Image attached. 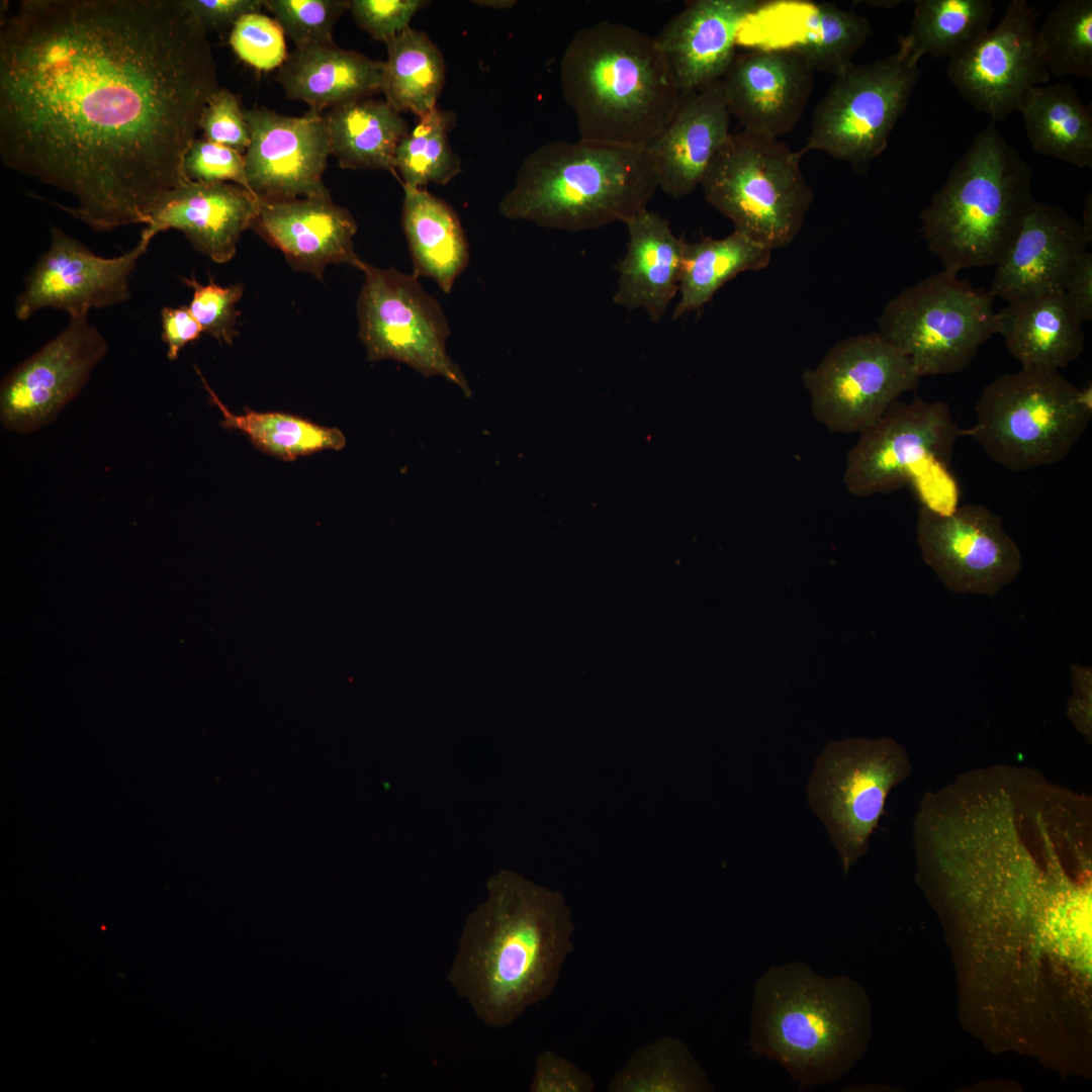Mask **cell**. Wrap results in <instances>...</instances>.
<instances>
[{"mask_svg":"<svg viewBox=\"0 0 1092 1092\" xmlns=\"http://www.w3.org/2000/svg\"><path fill=\"white\" fill-rule=\"evenodd\" d=\"M181 0H22L1 13L3 164L73 199L95 232L144 223L186 180L219 88Z\"/></svg>","mask_w":1092,"mask_h":1092,"instance_id":"1","label":"cell"},{"mask_svg":"<svg viewBox=\"0 0 1092 1092\" xmlns=\"http://www.w3.org/2000/svg\"><path fill=\"white\" fill-rule=\"evenodd\" d=\"M467 916L447 981L485 1025L504 1028L555 989L573 951L574 925L561 893L499 870Z\"/></svg>","mask_w":1092,"mask_h":1092,"instance_id":"2","label":"cell"},{"mask_svg":"<svg viewBox=\"0 0 1092 1092\" xmlns=\"http://www.w3.org/2000/svg\"><path fill=\"white\" fill-rule=\"evenodd\" d=\"M559 73L579 139L595 143L647 150L685 96L654 36L608 20L574 33Z\"/></svg>","mask_w":1092,"mask_h":1092,"instance_id":"3","label":"cell"},{"mask_svg":"<svg viewBox=\"0 0 1092 1092\" xmlns=\"http://www.w3.org/2000/svg\"><path fill=\"white\" fill-rule=\"evenodd\" d=\"M864 992L801 962L768 968L755 982L749 1046L781 1064L803 1091L831 1083L859 1059L869 1032Z\"/></svg>","mask_w":1092,"mask_h":1092,"instance_id":"4","label":"cell"},{"mask_svg":"<svg viewBox=\"0 0 1092 1092\" xmlns=\"http://www.w3.org/2000/svg\"><path fill=\"white\" fill-rule=\"evenodd\" d=\"M658 190L647 150L578 139L552 141L521 163L498 204L513 220L566 232L626 223Z\"/></svg>","mask_w":1092,"mask_h":1092,"instance_id":"5","label":"cell"},{"mask_svg":"<svg viewBox=\"0 0 1092 1092\" xmlns=\"http://www.w3.org/2000/svg\"><path fill=\"white\" fill-rule=\"evenodd\" d=\"M1034 202L1031 167L992 121L920 212L922 235L944 270L996 265Z\"/></svg>","mask_w":1092,"mask_h":1092,"instance_id":"6","label":"cell"},{"mask_svg":"<svg viewBox=\"0 0 1092 1092\" xmlns=\"http://www.w3.org/2000/svg\"><path fill=\"white\" fill-rule=\"evenodd\" d=\"M967 429L988 456L1013 472L1064 460L1088 428L1091 384L1077 387L1059 371L1021 368L989 382Z\"/></svg>","mask_w":1092,"mask_h":1092,"instance_id":"7","label":"cell"},{"mask_svg":"<svg viewBox=\"0 0 1092 1092\" xmlns=\"http://www.w3.org/2000/svg\"><path fill=\"white\" fill-rule=\"evenodd\" d=\"M801 156L779 139L743 128L731 132L703 178L704 197L734 232L771 251L787 247L813 201Z\"/></svg>","mask_w":1092,"mask_h":1092,"instance_id":"8","label":"cell"},{"mask_svg":"<svg viewBox=\"0 0 1092 1092\" xmlns=\"http://www.w3.org/2000/svg\"><path fill=\"white\" fill-rule=\"evenodd\" d=\"M878 325L920 378L959 373L996 334L994 298L942 269L893 297Z\"/></svg>","mask_w":1092,"mask_h":1092,"instance_id":"9","label":"cell"},{"mask_svg":"<svg viewBox=\"0 0 1092 1092\" xmlns=\"http://www.w3.org/2000/svg\"><path fill=\"white\" fill-rule=\"evenodd\" d=\"M911 771L904 747L887 737L834 741L817 757L807 797L838 852L844 876L868 851L890 792Z\"/></svg>","mask_w":1092,"mask_h":1092,"instance_id":"10","label":"cell"},{"mask_svg":"<svg viewBox=\"0 0 1092 1092\" xmlns=\"http://www.w3.org/2000/svg\"><path fill=\"white\" fill-rule=\"evenodd\" d=\"M917 63L898 52L835 76L817 103L799 153L823 152L864 173L887 148L920 77Z\"/></svg>","mask_w":1092,"mask_h":1092,"instance_id":"11","label":"cell"},{"mask_svg":"<svg viewBox=\"0 0 1092 1092\" xmlns=\"http://www.w3.org/2000/svg\"><path fill=\"white\" fill-rule=\"evenodd\" d=\"M357 301L359 337L371 362L392 359L425 376H441L471 395L459 366L449 356L448 320L417 275L365 263Z\"/></svg>","mask_w":1092,"mask_h":1092,"instance_id":"12","label":"cell"},{"mask_svg":"<svg viewBox=\"0 0 1092 1092\" xmlns=\"http://www.w3.org/2000/svg\"><path fill=\"white\" fill-rule=\"evenodd\" d=\"M813 417L833 433H860L918 387L908 358L879 332L845 338L802 375Z\"/></svg>","mask_w":1092,"mask_h":1092,"instance_id":"13","label":"cell"},{"mask_svg":"<svg viewBox=\"0 0 1092 1092\" xmlns=\"http://www.w3.org/2000/svg\"><path fill=\"white\" fill-rule=\"evenodd\" d=\"M966 435L944 401L898 399L859 433L846 457L845 487L860 497L897 490L927 468H945Z\"/></svg>","mask_w":1092,"mask_h":1092,"instance_id":"14","label":"cell"},{"mask_svg":"<svg viewBox=\"0 0 1092 1092\" xmlns=\"http://www.w3.org/2000/svg\"><path fill=\"white\" fill-rule=\"evenodd\" d=\"M917 543L925 563L959 594L996 596L1022 568V555L1001 518L983 505L941 513L922 506Z\"/></svg>","mask_w":1092,"mask_h":1092,"instance_id":"15","label":"cell"},{"mask_svg":"<svg viewBox=\"0 0 1092 1092\" xmlns=\"http://www.w3.org/2000/svg\"><path fill=\"white\" fill-rule=\"evenodd\" d=\"M946 73L965 100L994 122L1018 112L1027 94L1050 80L1031 4L1010 1L1000 22L950 59Z\"/></svg>","mask_w":1092,"mask_h":1092,"instance_id":"16","label":"cell"},{"mask_svg":"<svg viewBox=\"0 0 1092 1092\" xmlns=\"http://www.w3.org/2000/svg\"><path fill=\"white\" fill-rule=\"evenodd\" d=\"M108 345L87 315L70 316L66 327L2 380L3 427L26 434L52 423L83 389Z\"/></svg>","mask_w":1092,"mask_h":1092,"instance_id":"17","label":"cell"},{"mask_svg":"<svg viewBox=\"0 0 1092 1092\" xmlns=\"http://www.w3.org/2000/svg\"><path fill=\"white\" fill-rule=\"evenodd\" d=\"M149 245L140 239L129 251L106 258L52 226L50 247L26 274L24 288L15 299L16 318L26 321L48 307L82 316L91 309L126 301L129 278Z\"/></svg>","mask_w":1092,"mask_h":1092,"instance_id":"18","label":"cell"},{"mask_svg":"<svg viewBox=\"0 0 1092 1092\" xmlns=\"http://www.w3.org/2000/svg\"><path fill=\"white\" fill-rule=\"evenodd\" d=\"M251 132L244 154L250 191L262 201L329 197L323 181L331 143L322 113L288 116L266 107L245 110Z\"/></svg>","mask_w":1092,"mask_h":1092,"instance_id":"19","label":"cell"},{"mask_svg":"<svg viewBox=\"0 0 1092 1092\" xmlns=\"http://www.w3.org/2000/svg\"><path fill=\"white\" fill-rule=\"evenodd\" d=\"M872 33L869 19L831 3L762 1L744 22L738 44L791 52L814 71L836 76L853 64Z\"/></svg>","mask_w":1092,"mask_h":1092,"instance_id":"20","label":"cell"},{"mask_svg":"<svg viewBox=\"0 0 1092 1092\" xmlns=\"http://www.w3.org/2000/svg\"><path fill=\"white\" fill-rule=\"evenodd\" d=\"M814 72L787 51L737 53L721 79L731 117L743 129L768 138L790 133L812 94Z\"/></svg>","mask_w":1092,"mask_h":1092,"instance_id":"21","label":"cell"},{"mask_svg":"<svg viewBox=\"0 0 1092 1092\" xmlns=\"http://www.w3.org/2000/svg\"><path fill=\"white\" fill-rule=\"evenodd\" d=\"M1087 245L1080 221L1059 206L1035 201L996 264L989 293L1010 303L1064 290Z\"/></svg>","mask_w":1092,"mask_h":1092,"instance_id":"22","label":"cell"},{"mask_svg":"<svg viewBox=\"0 0 1092 1092\" xmlns=\"http://www.w3.org/2000/svg\"><path fill=\"white\" fill-rule=\"evenodd\" d=\"M759 0H694L654 36L682 95L721 80L736 56L740 30Z\"/></svg>","mask_w":1092,"mask_h":1092,"instance_id":"23","label":"cell"},{"mask_svg":"<svg viewBox=\"0 0 1092 1092\" xmlns=\"http://www.w3.org/2000/svg\"><path fill=\"white\" fill-rule=\"evenodd\" d=\"M259 200L233 183L184 180L155 207L141 238L151 243L162 232H182L191 245L222 264L236 254L243 233L253 226Z\"/></svg>","mask_w":1092,"mask_h":1092,"instance_id":"24","label":"cell"},{"mask_svg":"<svg viewBox=\"0 0 1092 1092\" xmlns=\"http://www.w3.org/2000/svg\"><path fill=\"white\" fill-rule=\"evenodd\" d=\"M252 228L294 269L320 280L328 264L346 263L362 271L366 263L354 251L355 219L331 196L259 200Z\"/></svg>","mask_w":1092,"mask_h":1092,"instance_id":"25","label":"cell"},{"mask_svg":"<svg viewBox=\"0 0 1092 1092\" xmlns=\"http://www.w3.org/2000/svg\"><path fill=\"white\" fill-rule=\"evenodd\" d=\"M721 80L684 96L676 112L647 149L658 189L674 199L692 194L730 131Z\"/></svg>","mask_w":1092,"mask_h":1092,"instance_id":"26","label":"cell"},{"mask_svg":"<svg viewBox=\"0 0 1092 1092\" xmlns=\"http://www.w3.org/2000/svg\"><path fill=\"white\" fill-rule=\"evenodd\" d=\"M627 252L616 265L615 304L642 309L657 324L678 292L685 241L666 218L648 208L626 223Z\"/></svg>","mask_w":1092,"mask_h":1092,"instance_id":"27","label":"cell"},{"mask_svg":"<svg viewBox=\"0 0 1092 1092\" xmlns=\"http://www.w3.org/2000/svg\"><path fill=\"white\" fill-rule=\"evenodd\" d=\"M383 61L338 47L335 41L295 48L277 74L289 99L322 113L381 93Z\"/></svg>","mask_w":1092,"mask_h":1092,"instance_id":"28","label":"cell"},{"mask_svg":"<svg viewBox=\"0 0 1092 1092\" xmlns=\"http://www.w3.org/2000/svg\"><path fill=\"white\" fill-rule=\"evenodd\" d=\"M996 334L1022 368L1059 371L1084 350L1082 323L1063 290L1008 303L996 311Z\"/></svg>","mask_w":1092,"mask_h":1092,"instance_id":"29","label":"cell"},{"mask_svg":"<svg viewBox=\"0 0 1092 1092\" xmlns=\"http://www.w3.org/2000/svg\"><path fill=\"white\" fill-rule=\"evenodd\" d=\"M401 225L414 274L449 293L469 263V245L455 209L424 188L402 184Z\"/></svg>","mask_w":1092,"mask_h":1092,"instance_id":"30","label":"cell"},{"mask_svg":"<svg viewBox=\"0 0 1092 1092\" xmlns=\"http://www.w3.org/2000/svg\"><path fill=\"white\" fill-rule=\"evenodd\" d=\"M1032 149L1077 168H1092V109L1071 83L1043 84L1019 111Z\"/></svg>","mask_w":1092,"mask_h":1092,"instance_id":"31","label":"cell"},{"mask_svg":"<svg viewBox=\"0 0 1092 1092\" xmlns=\"http://www.w3.org/2000/svg\"><path fill=\"white\" fill-rule=\"evenodd\" d=\"M331 154L341 168L394 172V157L408 123L385 100L362 99L324 115Z\"/></svg>","mask_w":1092,"mask_h":1092,"instance_id":"32","label":"cell"},{"mask_svg":"<svg viewBox=\"0 0 1092 1092\" xmlns=\"http://www.w3.org/2000/svg\"><path fill=\"white\" fill-rule=\"evenodd\" d=\"M770 259L771 250L734 231L721 239L685 241L672 320L700 310L725 283L742 272L765 268Z\"/></svg>","mask_w":1092,"mask_h":1092,"instance_id":"33","label":"cell"},{"mask_svg":"<svg viewBox=\"0 0 1092 1092\" xmlns=\"http://www.w3.org/2000/svg\"><path fill=\"white\" fill-rule=\"evenodd\" d=\"M385 44L384 100L398 112L411 111L419 117L437 107L446 78L444 57L437 44L426 32L412 27Z\"/></svg>","mask_w":1092,"mask_h":1092,"instance_id":"34","label":"cell"},{"mask_svg":"<svg viewBox=\"0 0 1092 1092\" xmlns=\"http://www.w3.org/2000/svg\"><path fill=\"white\" fill-rule=\"evenodd\" d=\"M994 13L991 0H917L898 53L917 64L926 55L953 59L989 29Z\"/></svg>","mask_w":1092,"mask_h":1092,"instance_id":"35","label":"cell"},{"mask_svg":"<svg viewBox=\"0 0 1092 1092\" xmlns=\"http://www.w3.org/2000/svg\"><path fill=\"white\" fill-rule=\"evenodd\" d=\"M195 369L210 401L222 416L221 427L243 433L258 450L284 461H293L325 450H340L345 446V436L339 429L317 425L295 415L250 408H245L240 415L232 413L211 389L200 370L196 366Z\"/></svg>","mask_w":1092,"mask_h":1092,"instance_id":"36","label":"cell"},{"mask_svg":"<svg viewBox=\"0 0 1092 1092\" xmlns=\"http://www.w3.org/2000/svg\"><path fill=\"white\" fill-rule=\"evenodd\" d=\"M608 1091L711 1092L714 1086L682 1040L663 1036L635 1050Z\"/></svg>","mask_w":1092,"mask_h":1092,"instance_id":"37","label":"cell"},{"mask_svg":"<svg viewBox=\"0 0 1092 1092\" xmlns=\"http://www.w3.org/2000/svg\"><path fill=\"white\" fill-rule=\"evenodd\" d=\"M454 119L452 112L438 106L419 117L396 149L393 167L401 184L417 188L446 185L461 172V160L448 138Z\"/></svg>","mask_w":1092,"mask_h":1092,"instance_id":"38","label":"cell"},{"mask_svg":"<svg viewBox=\"0 0 1092 1092\" xmlns=\"http://www.w3.org/2000/svg\"><path fill=\"white\" fill-rule=\"evenodd\" d=\"M1037 39L1050 75L1092 79V0L1059 1Z\"/></svg>","mask_w":1092,"mask_h":1092,"instance_id":"39","label":"cell"},{"mask_svg":"<svg viewBox=\"0 0 1092 1092\" xmlns=\"http://www.w3.org/2000/svg\"><path fill=\"white\" fill-rule=\"evenodd\" d=\"M262 1L296 48L334 41V27L349 10L347 0Z\"/></svg>","mask_w":1092,"mask_h":1092,"instance_id":"40","label":"cell"},{"mask_svg":"<svg viewBox=\"0 0 1092 1092\" xmlns=\"http://www.w3.org/2000/svg\"><path fill=\"white\" fill-rule=\"evenodd\" d=\"M285 33L279 23L261 12L242 16L232 27L230 44L237 57L259 71L280 68L286 60Z\"/></svg>","mask_w":1092,"mask_h":1092,"instance_id":"41","label":"cell"},{"mask_svg":"<svg viewBox=\"0 0 1092 1092\" xmlns=\"http://www.w3.org/2000/svg\"><path fill=\"white\" fill-rule=\"evenodd\" d=\"M182 280L193 290L192 300L188 306L203 332L219 343L232 345L239 334L236 327L238 316L236 304L243 295L244 286L242 284L221 286L212 278L208 284L203 285L194 275L189 278L183 277Z\"/></svg>","mask_w":1092,"mask_h":1092,"instance_id":"42","label":"cell"},{"mask_svg":"<svg viewBox=\"0 0 1092 1092\" xmlns=\"http://www.w3.org/2000/svg\"><path fill=\"white\" fill-rule=\"evenodd\" d=\"M183 173L191 181L233 183L250 191L244 154L205 139L191 144L184 157Z\"/></svg>","mask_w":1092,"mask_h":1092,"instance_id":"43","label":"cell"},{"mask_svg":"<svg viewBox=\"0 0 1092 1092\" xmlns=\"http://www.w3.org/2000/svg\"><path fill=\"white\" fill-rule=\"evenodd\" d=\"M199 128L203 139L245 154L251 132L245 110L237 95L226 88L219 87L204 106Z\"/></svg>","mask_w":1092,"mask_h":1092,"instance_id":"44","label":"cell"},{"mask_svg":"<svg viewBox=\"0 0 1092 1092\" xmlns=\"http://www.w3.org/2000/svg\"><path fill=\"white\" fill-rule=\"evenodd\" d=\"M424 0H351L349 10L356 23L376 40L387 42L410 28Z\"/></svg>","mask_w":1092,"mask_h":1092,"instance_id":"45","label":"cell"},{"mask_svg":"<svg viewBox=\"0 0 1092 1092\" xmlns=\"http://www.w3.org/2000/svg\"><path fill=\"white\" fill-rule=\"evenodd\" d=\"M595 1088L588 1072L550 1050L535 1060L531 1092H593Z\"/></svg>","mask_w":1092,"mask_h":1092,"instance_id":"46","label":"cell"},{"mask_svg":"<svg viewBox=\"0 0 1092 1092\" xmlns=\"http://www.w3.org/2000/svg\"><path fill=\"white\" fill-rule=\"evenodd\" d=\"M184 8L207 30L233 27L244 15L261 12L262 0H181Z\"/></svg>","mask_w":1092,"mask_h":1092,"instance_id":"47","label":"cell"},{"mask_svg":"<svg viewBox=\"0 0 1092 1092\" xmlns=\"http://www.w3.org/2000/svg\"><path fill=\"white\" fill-rule=\"evenodd\" d=\"M162 340L167 345V357L174 361L189 343L198 340L203 333L188 305L165 306L161 310Z\"/></svg>","mask_w":1092,"mask_h":1092,"instance_id":"48","label":"cell"},{"mask_svg":"<svg viewBox=\"0 0 1092 1092\" xmlns=\"http://www.w3.org/2000/svg\"><path fill=\"white\" fill-rule=\"evenodd\" d=\"M1072 694L1067 715L1075 728L1089 742L1092 730V673L1091 667L1071 664Z\"/></svg>","mask_w":1092,"mask_h":1092,"instance_id":"49","label":"cell"},{"mask_svg":"<svg viewBox=\"0 0 1092 1092\" xmlns=\"http://www.w3.org/2000/svg\"><path fill=\"white\" fill-rule=\"evenodd\" d=\"M1083 324L1092 320V254L1085 251L1070 273L1063 290Z\"/></svg>","mask_w":1092,"mask_h":1092,"instance_id":"50","label":"cell"},{"mask_svg":"<svg viewBox=\"0 0 1092 1092\" xmlns=\"http://www.w3.org/2000/svg\"><path fill=\"white\" fill-rule=\"evenodd\" d=\"M1082 214H1083L1082 221L1080 223H1081L1082 230L1084 232V235H1085V237L1087 239L1088 244H1091V241H1092V197H1091V192H1089V194H1087V196L1084 199V206H1083Z\"/></svg>","mask_w":1092,"mask_h":1092,"instance_id":"51","label":"cell"},{"mask_svg":"<svg viewBox=\"0 0 1092 1092\" xmlns=\"http://www.w3.org/2000/svg\"><path fill=\"white\" fill-rule=\"evenodd\" d=\"M474 3H476L477 5L485 6V7L505 9V8H510V7L514 6L516 4V1H512V0H485V1H474Z\"/></svg>","mask_w":1092,"mask_h":1092,"instance_id":"52","label":"cell"}]
</instances>
